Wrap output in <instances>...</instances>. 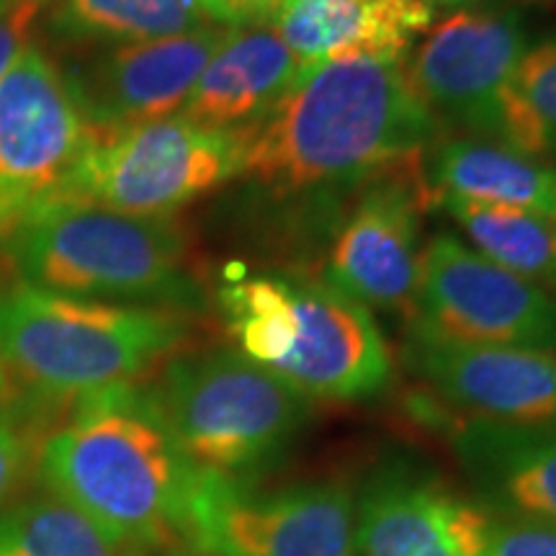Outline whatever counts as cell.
<instances>
[{
  "label": "cell",
  "mask_w": 556,
  "mask_h": 556,
  "mask_svg": "<svg viewBox=\"0 0 556 556\" xmlns=\"http://www.w3.org/2000/svg\"><path fill=\"white\" fill-rule=\"evenodd\" d=\"M407 62L409 54L343 52L302 70L248 129L242 176L278 193H332L417 168L446 131L417 96Z\"/></svg>",
  "instance_id": "obj_1"
},
{
  "label": "cell",
  "mask_w": 556,
  "mask_h": 556,
  "mask_svg": "<svg viewBox=\"0 0 556 556\" xmlns=\"http://www.w3.org/2000/svg\"><path fill=\"white\" fill-rule=\"evenodd\" d=\"M37 446L39 482L131 554H189L201 469L186 456L144 381L62 402Z\"/></svg>",
  "instance_id": "obj_2"
},
{
  "label": "cell",
  "mask_w": 556,
  "mask_h": 556,
  "mask_svg": "<svg viewBox=\"0 0 556 556\" xmlns=\"http://www.w3.org/2000/svg\"><path fill=\"white\" fill-rule=\"evenodd\" d=\"M3 278L0 270V364L34 402L62 405L142 381L193 336L184 312L54 294Z\"/></svg>",
  "instance_id": "obj_3"
},
{
  "label": "cell",
  "mask_w": 556,
  "mask_h": 556,
  "mask_svg": "<svg viewBox=\"0 0 556 556\" xmlns=\"http://www.w3.org/2000/svg\"><path fill=\"white\" fill-rule=\"evenodd\" d=\"M9 266L21 281L54 294L184 315L206 307L191 232L176 217L52 201L9 240Z\"/></svg>",
  "instance_id": "obj_4"
},
{
  "label": "cell",
  "mask_w": 556,
  "mask_h": 556,
  "mask_svg": "<svg viewBox=\"0 0 556 556\" xmlns=\"http://www.w3.org/2000/svg\"><path fill=\"white\" fill-rule=\"evenodd\" d=\"M217 299L238 351L304 397L366 400L392 381V353L371 309L323 276H229Z\"/></svg>",
  "instance_id": "obj_5"
},
{
  "label": "cell",
  "mask_w": 556,
  "mask_h": 556,
  "mask_svg": "<svg viewBox=\"0 0 556 556\" xmlns=\"http://www.w3.org/2000/svg\"><path fill=\"white\" fill-rule=\"evenodd\" d=\"M150 387L186 456L232 482L274 467L312 415L309 397L238 348L178 353Z\"/></svg>",
  "instance_id": "obj_6"
},
{
  "label": "cell",
  "mask_w": 556,
  "mask_h": 556,
  "mask_svg": "<svg viewBox=\"0 0 556 556\" xmlns=\"http://www.w3.org/2000/svg\"><path fill=\"white\" fill-rule=\"evenodd\" d=\"M245 150L248 129L201 127L180 114L119 131H93L52 201L127 217H176L191 201L242 176Z\"/></svg>",
  "instance_id": "obj_7"
},
{
  "label": "cell",
  "mask_w": 556,
  "mask_h": 556,
  "mask_svg": "<svg viewBox=\"0 0 556 556\" xmlns=\"http://www.w3.org/2000/svg\"><path fill=\"white\" fill-rule=\"evenodd\" d=\"M90 135L60 62L26 47L0 78V242L58 197Z\"/></svg>",
  "instance_id": "obj_8"
},
{
  "label": "cell",
  "mask_w": 556,
  "mask_h": 556,
  "mask_svg": "<svg viewBox=\"0 0 556 556\" xmlns=\"http://www.w3.org/2000/svg\"><path fill=\"white\" fill-rule=\"evenodd\" d=\"M197 556H356V500L343 482L258 492L201 471L189 520Z\"/></svg>",
  "instance_id": "obj_9"
},
{
  "label": "cell",
  "mask_w": 556,
  "mask_h": 556,
  "mask_svg": "<svg viewBox=\"0 0 556 556\" xmlns=\"http://www.w3.org/2000/svg\"><path fill=\"white\" fill-rule=\"evenodd\" d=\"M407 323L475 345L556 353V294L443 232L422 248Z\"/></svg>",
  "instance_id": "obj_10"
},
{
  "label": "cell",
  "mask_w": 556,
  "mask_h": 556,
  "mask_svg": "<svg viewBox=\"0 0 556 556\" xmlns=\"http://www.w3.org/2000/svg\"><path fill=\"white\" fill-rule=\"evenodd\" d=\"M526 52L516 11L456 9L428 31L407 70L443 127L505 142V101Z\"/></svg>",
  "instance_id": "obj_11"
},
{
  "label": "cell",
  "mask_w": 556,
  "mask_h": 556,
  "mask_svg": "<svg viewBox=\"0 0 556 556\" xmlns=\"http://www.w3.org/2000/svg\"><path fill=\"white\" fill-rule=\"evenodd\" d=\"M417 168L389 173L361 189L351 217L338 227L323 278L366 309L415 315L420 278V214L426 208Z\"/></svg>",
  "instance_id": "obj_12"
},
{
  "label": "cell",
  "mask_w": 556,
  "mask_h": 556,
  "mask_svg": "<svg viewBox=\"0 0 556 556\" xmlns=\"http://www.w3.org/2000/svg\"><path fill=\"white\" fill-rule=\"evenodd\" d=\"M402 361L467 417L556 428V353L458 343L407 323Z\"/></svg>",
  "instance_id": "obj_13"
},
{
  "label": "cell",
  "mask_w": 556,
  "mask_h": 556,
  "mask_svg": "<svg viewBox=\"0 0 556 556\" xmlns=\"http://www.w3.org/2000/svg\"><path fill=\"white\" fill-rule=\"evenodd\" d=\"M232 26L111 47L67 73L93 131H119L178 114Z\"/></svg>",
  "instance_id": "obj_14"
},
{
  "label": "cell",
  "mask_w": 556,
  "mask_h": 556,
  "mask_svg": "<svg viewBox=\"0 0 556 556\" xmlns=\"http://www.w3.org/2000/svg\"><path fill=\"white\" fill-rule=\"evenodd\" d=\"M497 520L441 479L379 469L356 500L358 556H486Z\"/></svg>",
  "instance_id": "obj_15"
},
{
  "label": "cell",
  "mask_w": 556,
  "mask_h": 556,
  "mask_svg": "<svg viewBox=\"0 0 556 556\" xmlns=\"http://www.w3.org/2000/svg\"><path fill=\"white\" fill-rule=\"evenodd\" d=\"M448 441L484 507L556 523V428L464 415L448 422Z\"/></svg>",
  "instance_id": "obj_16"
},
{
  "label": "cell",
  "mask_w": 556,
  "mask_h": 556,
  "mask_svg": "<svg viewBox=\"0 0 556 556\" xmlns=\"http://www.w3.org/2000/svg\"><path fill=\"white\" fill-rule=\"evenodd\" d=\"M302 65L270 26H232L178 114L212 129H250L294 88Z\"/></svg>",
  "instance_id": "obj_17"
},
{
  "label": "cell",
  "mask_w": 556,
  "mask_h": 556,
  "mask_svg": "<svg viewBox=\"0 0 556 556\" xmlns=\"http://www.w3.org/2000/svg\"><path fill=\"white\" fill-rule=\"evenodd\" d=\"M426 204L462 199L556 217V165L486 137H438L417 165Z\"/></svg>",
  "instance_id": "obj_18"
},
{
  "label": "cell",
  "mask_w": 556,
  "mask_h": 556,
  "mask_svg": "<svg viewBox=\"0 0 556 556\" xmlns=\"http://www.w3.org/2000/svg\"><path fill=\"white\" fill-rule=\"evenodd\" d=\"M433 16V0H291L270 29L307 70L343 52L409 54Z\"/></svg>",
  "instance_id": "obj_19"
},
{
  "label": "cell",
  "mask_w": 556,
  "mask_h": 556,
  "mask_svg": "<svg viewBox=\"0 0 556 556\" xmlns=\"http://www.w3.org/2000/svg\"><path fill=\"white\" fill-rule=\"evenodd\" d=\"M199 0H58L47 31L62 47H124L204 29Z\"/></svg>",
  "instance_id": "obj_20"
},
{
  "label": "cell",
  "mask_w": 556,
  "mask_h": 556,
  "mask_svg": "<svg viewBox=\"0 0 556 556\" xmlns=\"http://www.w3.org/2000/svg\"><path fill=\"white\" fill-rule=\"evenodd\" d=\"M433 206L462 225L479 253L556 294V217L462 199H438Z\"/></svg>",
  "instance_id": "obj_21"
},
{
  "label": "cell",
  "mask_w": 556,
  "mask_h": 556,
  "mask_svg": "<svg viewBox=\"0 0 556 556\" xmlns=\"http://www.w3.org/2000/svg\"><path fill=\"white\" fill-rule=\"evenodd\" d=\"M0 556H137L86 513L41 490L0 510Z\"/></svg>",
  "instance_id": "obj_22"
},
{
  "label": "cell",
  "mask_w": 556,
  "mask_h": 556,
  "mask_svg": "<svg viewBox=\"0 0 556 556\" xmlns=\"http://www.w3.org/2000/svg\"><path fill=\"white\" fill-rule=\"evenodd\" d=\"M505 144L556 157V39L528 47L505 101Z\"/></svg>",
  "instance_id": "obj_23"
},
{
  "label": "cell",
  "mask_w": 556,
  "mask_h": 556,
  "mask_svg": "<svg viewBox=\"0 0 556 556\" xmlns=\"http://www.w3.org/2000/svg\"><path fill=\"white\" fill-rule=\"evenodd\" d=\"M41 428L39 402L0 400V510L16 500L18 486L34 471Z\"/></svg>",
  "instance_id": "obj_24"
},
{
  "label": "cell",
  "mask_w": 556,
  "mask_h": 556,
  "mask_svg": "<svg viewBox=\"0 0 556 556\" xmlns=\"http://www.w3.org/2000/svg\"><path fill=\"white\" fill-rule=\"evenodd\" d=\"M486 556H556V523L533 518L500 520Z\"/></svg>",
  "instance_id": "obj_25"
},
{
  "label": "cell",
  "mask_w": 556,
  "mask_h": 556,
  "mask_svg": "<svg viewBox=\"0 0 556 556\" xmlns=\"http://www.w3.org/2000/svg\"><path fill=\"white\" fill-rule=\"evenodd\" d=\"M41 0H0V78L31 45Z\"/></svg>",
  "instance_id": "obj_26"
},
{
  "label": "cell",
  "mask_w": 556,
  "mask_h": 556,
  "mask_svg": "<svg viewBox=\"0 0 556 556\" xmlns=\"http://www.w3.org/2000/svg\"><path fill=\"white\" fill-rule=\"evenodd\" d=\"M291 0H199L208 18L225 26H274Z\"/></svg>",
  "instance_id": "obj_27"
},
{
  "label": "cell",
  "mask_w": 556,
  "mask_h": 556,
  "mask_svg": "<svg viewBox=\"0 0 556 556\" xmlns=\"http://www.w3.org/2000/svg\"><path fill=\"white\" fill-rule=\"evenodd\" d=\"M477 3H486V0H451V5H456V9H471Z\"/></svg>",
  "instance_id": "obj_28"
},
{
  "label": "cell",
  "mask_w": 556,
  "mask_h": 556,
  "mask_svg": "<svg viewBox=\"0 0 556 556\" xmlns=\"http://www.w3.org/2000/svg\"><path fill=\"white\" fill-rule=\"evenodd\" d=\"M5 389H9V374H5L3 364H0V397L5 394Z\"/></svg>",
  "instance_id": "obj_29"
},
{
  "label": "cell",
  "mask_w": 556,
  "mask_h": 556,
  "mask_svg": "<svg viewBox=\"0 0 556 556\" xmlns=\"http://www.w3.org/2000/svg\"><path fill=\"white\" fill-rule=\"evenodd\" d=\"M435 5H451V0H433Z\"/></svg>",
  "instance_id": "obj_30"
},
{
  "label": "cell",
  "mask_w": 556,
  "mask_h": 556,
  "mask_svg": "<svg viewBox=\"0 0 556 556\" xmlns=\"http://www.w3.org/2000/svg\"><path fill=\"white\" fill-rule=\"evenodd\" d=\"M536 3H548V0H536Z\"/></svg>",
  "instance_id": "obj_31"
},
{
  "label": "cell",
  "mask_w": 556,
  "mask_h": 556,
  "mask_svg": "<svg viewBox=\"0 0 556 556\" xmlns=\"http://www.w3.org/2000/svg\"><path fill=\"white\" fill-rule=\"evenodd\" d=\"M186 556H197V554H186Z\"/></svg>",
  "instance_id": "obj_32"
},
{
  "label": "cell",
  "mask_w": 556,
  "mask_h": 556,
  "mask_svg": "<svg viewBox=\"0 0 556 556\" xmlns=\"http://www.w3.org/2000/svg\"><path fill=\"white\" fill-rule=\"evenodd\" d=\"M41 3H45V0H41Z\"/></svg>",
  "instance_id": "obj_33"
}]
</instances>
